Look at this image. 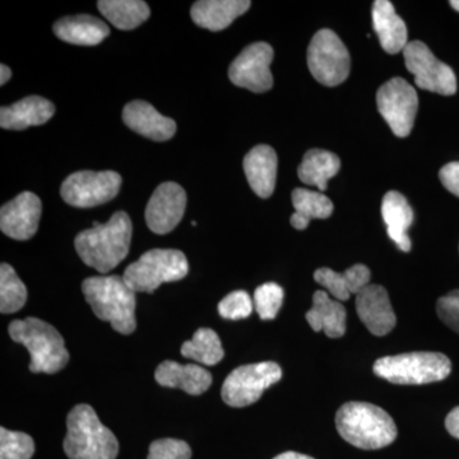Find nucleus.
Masks as SVG:
<instances>
[{"instance_id":"nucleus-31","label":"nucleus","mask_w":459,"mask_h":459,"mask_svg":"<svg viewBox=\"0 0 459 459\" xmlns=\"http://www.w3.org/2000/svg\"><path fill=\"white\" fill-rule=\"evenodd\" d=\"M27 289L12 265H0V312L16 313L25 307Z\"/></svg>"},{"instance_id":"nucleus-2","label":"nucleus","mask_w":459,"mask_h":459,"mask_svg":"<svg viewBox=\"0 0 459 459\" xmlns=\"http://www.w3.org/2000/svg\"><path fill=\"white\" fill-rule=\"evenodd\" d=\"M341 437L356 448L376 451L391 446L397 437L394 419L385 410L367 402H347L336 415Z\"/></svg>"},{"instance_id":"nucleus-7","label":"nucleus","mask_w":459,"mask_h":459,"mask_svg":"<svg viewBox=\"0 0 459 459\" xmlns=\"http://www.w3.org/2000/svg\"><path fill=\"white\" fill-rule=\"evenodd\" d=\"M186 255L175 249H152L133 262L123 279L134 292H153L162 283L183 280L188 274Z\"/></svg>"},{"instance_id":"nucleus-32","label":"nucleus","mask_w":459,"mask_h":459,"mask_svg":"<svg viewBox=\"0 0 459 459\" xmlns=\"http://www.w3.org/2000/svg\"><path fill=\"white\" fill-rule=\"evenodd\" d=\"M35 443L30 435L0 429V459H31Z\"/></svg>"},{"instance_id":"nucleus-23","label":"nucleus","mask_w":459,"mask_h":459,"mask_svg":"<svg viewBox=\"0 0 459 459\" xmlns=\"http://www.w3.org/2000/svg\"><path fill=\"white\" fill-rule=\"evenodd\" d=\"M54 33L60 40L81 47H95L110 33L107 23L90 14L65 17L54 25Z\"/></svg>"},{"instance_id":"nucleus-37","label":"nucleus","mask_w":459,"mask_h":459,"mask_svg":"<svg viewBox=\"0 0 459 459\" xmlns=\"http://www.w3.org/2000/svg\"><path fill=\"white\" fill-rule=\"evenodd\" d=\"M439 178L446 189L459 197V162H449L443 166Z\"/></svg>"},{"instance_id":"nucleus-6","label":"nucleus","mask_w":459,"mask_h":459,"mask_svg":"<svg viewBox=\"0 0 459 459\" xmlns=\"http://www.w3.org/2000/svg\"><path fill=\"white\" fill-rule=\"evenodd\" d=\"M374 373L394 385H421L449 377L452 362L440 352H410L385 356L374 362Z\"/></svg>"},{"instance_id":"nucleus-40","label":"nucleus","mask_w":459,"mask_h":459,"mask_svg":"<svg viewBox=\"0 0 459 459\" xmlns=\"http://www.w3.org/2000/svg\"><path fill=\"white\" fill-rule=\"evenodd\" d=\"M12 71L9 66L2 65H0V84H5L11 80Z\"/></svg>"},{"instance_id":"nucleus-38","label":"nucleus","mask_w":459,"mask_h":459,"mask_svg":"<svg viewBox=\"0 0 459 459\" xmlns=\"http://www.w3.org/2000/svg\"><path fill=\"white\" fill-rule=\"evenodd\" d=\"M446 428L455 439H459V406L453 409L446 419Z\"/></svg>"},{"instance_id":"nucleus-35","label":"nucleus","mask_w":459,"mask_h":459,"mask_svg":"<svg viewBox=\"0 0 459 459\" xmlns=\"http://www.w3.org/2000/svg\"><path fill=\"white\" fill-rule=\"evenodd\" d=\"M192 449L189 444L179 439H159L150 446L147 459H190Z\"/></svg>"},{"instance_id":"nucleus-3","label":"nucleus","mask_w":459,"mask_h":459,"mask_svg":"<svg viewBox=\"0 0 459 459\" xmlns=\"http://www.w3.org/2000/svg\"><path fill=\"white\" fill-rule=\"evenodd\" d=\"M82 291L95 316L110 323L117 333L128 336L135 331V292L123 277H90L83 281Z\"/></svg>"},{"instance_id":"nucleus-12","label":"nucleus","mask_w":459,"mask_h":459,"mask_svg":"<svg viewBox=\"0 0 459 459\" xmlns=\"http://www.w3.org/2000/svg\"><path fill=\"white\" fill-rule=\"evenodd\" d=\"M404 63L415 75L416 86L421 90L452 96L457 92V78L451 66L444 65L421 41H411L403 49Z\"/></svg>"},{"instance_id":"nucleus-39","label":"nucleus","mask_w":459,"mask_h":459,"mask_svg":"<svg viewBox=\"0 0 459 459\" xmlns=\"http://www.w3.org/2000/svg\"><path fill=\"white\" fill-rule=\"evenodd\" d=\"M273 459H314L309 457V455H300V453L296 452H285L282 455H277Z\"/></svg>"},{"instance_id":"nucleus-14","label":"nucleus","mask_w":459,"mask_h":459,"mask_svg":"<svg viewBox=\"0 0 459 459\" xmlns=\"http://www.w3.org/2000/svg\"><path fill=\"white\" fill-rule=\"evenodd\" d=\"M186 207V193L179 184L162 183L148 202L146 222L151 231L165 235L179 225Z\"/></svg>"},{"instance_id":"nucleus-15","label":"nucleus","mask_w":459,"mask_h":459,"mask_svg":"<svg viewBox=\"0 0 459 459\" xmlns=\"http://www.w3.org/2000/svg\"><path fill=\"white\" fill-rule=\"evenodd\" d=\"M40 198L31 192H23L0 211V229L14 240H29L38 232L41 219Z\"/></svg>"},{"instance_id":"nucleus-29","label":"nucleus","mask_w":459,"mask_h":459,"mask_svg":"<svg viewBox=\"0 0 459 459\" xmlns=\"http://www.w3.org/2000/svg\"><path fill=\"white\" fill-rule=\"evenodd\" d=\"M99 11L117 29H137L150 18L151 11L147 3L142 0H100Z\"/></svg>"},{"instance_id":"nucleus-41","label":"nucleus","mask_w":459,"mask_h":459,"mask_svg":"<svg viewBox=\"0 0 459 459\" xmlns=\"http://www.w3.org/2000/svg\"><path fill=\"white\" fill-rule=\"evenodd\" d=\"M451 5L455 9V11L459 12V0H452Z\"/></svg>"},{"instance_id":"nucleus-33","label":"nucleus","mask_w":459,"mask_h":459,"mask_svg":"<svg viewBox=\"0 0 459 459\" xmlns=\"http://www.w3.org/2000/svg\"><path fill=\"white\" fill-rule=\"evenodd\" d=\"M282 287L274 282L263 283L255 292V309L262 320L276 318L283 303Z\"/></svg>"},{"instance_id":"nucleus-24","label":"nucleus","mask_w":459,"mask_h":459,"mask_svg":"<svg viewBox=\"0 0 459 459\" xmlns=\"http://www.w3.org/2000/svg\"><path fill=\"white\" fill-rule=\"evenodd\" d=\"M382 216L389 238L402 252H410L412 244L407 231L413 222V211L407 199L394 190L386 193L382 202Z\"/></svg>"},{"instance_id":"nucleus-8","label":"nucleus","mask_w":459,"mask_h":459,"mask_svg":"<svg viewBox=\"0 0 459 459\" xmlns=\"http://www.w3.org/2000/svg\"><path fill=\"white\" fill-rule=\"evenodd\" d=\"M307 66L319 83L336 87L349 77L351 57L336 33L332 30L323 29L310 41Z\"/></svg>"},{"instance_id":"nucleus-30","label":"nucleus","mask_w":459,"mask_h":459,"mask_svg":"<svg viewBox=\"0 0 459 459\" xmlns=\"http://www.w3.org/2000/svg\"><path fill=\"white\" fill-rule=\"evenodd\" d=\"M181 355L205 367H213L222 360L225 351L221 340L213 329L199 328L192 340L181 346Z\"/></svg>"},{"instance_id":"nucleus-13","label":"nucleus","mask_w":459,"mask_h":459,"mask_svg":"<svg viewBox=\"0 0 459 459\" xmlns=\"http://www.w3.org/2000/svg\"><path fill=\"white\" fill-rule=\"evenodd\" d=\"M273 56V49L267 42L249 45L230 65V81L235 86L252 92H267L273 86V77L271 74Z\"/></svg>"},{"instance_id":"nucleus-36","label":"nucleus","mask_w":459,"mask_h":459,"mask_svg":"<svg viewBox=\"0 0 459 459\" xmlns=\"http://www.w3.org/2000/svg\"><path fill=\"white\" fill-rule=\"evenodd\" d=\"M437 313L444 325L459 333V290H455L437 300Z\"/></svg>"},{"instance_id":"nucleus-28","label":"nucleus","mask_w":459,"mask_h":459,"mask_svg":"<svg viewBox=\"0 0 459 459\" xmlns=\"http://www.w3.org/2000/svg\"><path fill=\"white\" fill-rule=\"evenodd\" d=\"M292 204L295 213L290 222L296 230H305L312 220L328 219L333 213V204L327 195L303 188L292 192Z\"/></svg>"},{"instance_id":"nucleus-11","label":"nucleus","mask_w":459,"mask_h":459,"mask_svg":"<svg viewBox=\"0 0 459 459\" xmlns=\"http://www.w3.org/2000/svg\"><path fill=\"white\" fill-rule=\"evenodd\" d=\"M377 110L397 137L410 134L418 114V92L403 78L394 77L377 93Z\"/></svg>"},{"instance_id":"nucleus-18","label":"nucleus","mask_w":459,"mask_h":459,"mask_svg":"<svg viewBox=\"0 0 459 459\" xmlns=\"http://www.w3.org/2000/svg\"><path fill=\"white\" fill-rule=\"evenodd\" d=\"M155 377L160 385L181 389L192 395L204 394L212 385L210 371L197 364L164 361L157 367Z\"/></svg>"},{"instance_id":"nucleus-34","label":"nucleus","mask_w":459,"mask_h":459,"mask_svg":"<svg viewBox=\"0 0 459 459\" xmlns=\"http://www.w3.org/2000/svg\"><path fill=\"white\" fill-rule=\"evenodd\" d=\"M255 309V303L246 291L231 292L223 298L219 304V313L223 319L240 320L246 319Z\"/></svg>"},{"instance_id":"nucleus-10","label":"nucleus","mask_w":459,"mask_h":459,"mask_svg":"<svg viewBox=\"0 0 459 459\" xmlns=\"http://www.w3.org/2000/svg\"><path fill=\"white\" fill-rule=\"evenodd\" d=\"M122 177L115 171H78L66 178L60 195L65 204L92 208L108 204L119 195Z\"/></svg>"},{"instance_id":"nucleus-25","label":"nucleus","mask_w":459,"mask_h":459,"mask_svg":"<svg viewBox=\"0 0 459 459\" xmlns=\"http://www.w3.org/2000/svg\"><path fill=\"white\" fill-rule=\"evenodd\" d=\"M370 270L364 264L352 265L343 273L329 268H319L314 273V280L338 301L349 300L352 294L358 295L365 287L370 285Z\"/></svg>"},{"instance_id":"nucleus-5","label":"nucleus","mask_w":459,"mask_h":459,"mask_svg":"<svg viewBox=\"0 0 459 459\" xmlns=\"http://www.w3.org/2000/svg\"><path fill=\"white\" fill-rule=\"evenodd\" d=\"M8 332L14 342L29 350L31 355L29 368L32 373L54 374L68 364L69 352L65 338L49 323L29 316L13 320Z\"/></svg>"},{"instance_id":"nucleus-26","label":"nucleus","mask_w":459,"mask_h":459,"mask_svg":"<svg viewBox=\"0 0 459 459\" xmlns=\"http://www.w3.org/2000/svg\"><path fill=\"white\" fill-rule=\"evenodd\" d=\"M346 309L341 301L332 300L328 292L316 291L307 320L313 331L325 332L329 338L342 337L346 332Z\"/></svg>"},{"instance_id":"nucleus-1","label":"nucleus","mask_w":459,"mask_h":459,"mask_svg":"<svg viewBox=\"0 0 459 459\" xmlns=\"http://www.w3.org/2000/svg\"><path fill=\"white\" fill-rule=\"evenodd\" d=\"M133 234L131 217L126 212L113 214L108 223H93L74 240L75 250L84 264L100 273H108L128 255Z\"/></svg>"},{"instance_id":"nucleus-4","label":"nucleus","mask_w":459,"mask_h":459,"mask_svg":"<svg viewBox=\"0 0 459 459\" xmlns=\"http://www.w3.org/2000/svg\"><path fill=\"white\" fill-rule=\"evenodd\" d=\"M65 455L69 459H115L119 443L89 404L74 407L66 418Z\"/></svg>"},{"instance_id":"nucleus-22","label":"nucleus","mask_w":459,"mask_h":459,"mask_svg":"<svg viewBox=\"0 0 459 459\" xmlns=\"http://www.w3.org/2000/svg\"><path fill=\"white\" fill-rule=\"evenodd\" d=\"M373 23L380 45L386 53L398 54L409 44L406 23L395 13L394 5L388 0L374 2Z\"/></svg>"},{"instance_id":"nucleus-21","label":"nucleus","mask_w":459,"mask_h":459,"mask_svg":"<svg viewBox=\"0 0 459 459\" xmlns=\"http://www.w3.org/2000/svg\"><path fill=\"white\" fill-rule=\"evenodd\" d=\"M250 5L249 0H199L193 4L190 14L195 25L216 32L231 25Z\"/></svg>"},{"instance_id":"nucleus-19","label":"nucleus","mask_w":459,"mask_h":459,"mask_svg":"<svg viewBox=\"0 0 459 459\" xmlns=\"http://www.w3.org/2000/svg\"><path fill=\"white\" fill-rule=\"evenodd\" d=\"M54 113L56 107L49 100L41 96H29L11 107L0 108V126L9 131H23L29 126L49 122Z\"/></svg>"},{"instance_id":"nucleus-20","label":"nucleus","mask_w":459,"mask_h":459,"mask_svg":"<svg viewBox=\"0 0 459 459\" xmlns=\"http://www.w3.org/2000/svg\"><path fill=\"white\" fill-rule=\"evenodd\" d=\"M277 160L273 148L261 144L250 151L244 159V172L247 183L258 197L270 198L276 188Z\"/></svg>"},{"instance_id":"nucleus-9","label":"nucleus","mask_w":459,"mask_h":459,"mask_svg":"<svg viewBox=\"0 0 459 459\" xmlns=\"http://www.w3.org/2000/svg\"><path fill=\"white\" fill-rule=\"evenodd\" d=\"M282 377L276 362L265 361L244 365L229 374L222 385V400L230 407L250 406L262 397L263 392Z\"/></svg>"},{"instance_id":"nucleus-27","label":"nucleus","mask_w":459,"mask_h":459,"mask_svg":"<svg viewBox=\"0 0 459 459\" xmlns=\"http://www.w3.org/2000/svg\"><path fill=\"white\" fill-rule=\"evenodd\" d=\"M341 169L337 155L325 150H310L305 153L303 162L298 169L299 179L307 186H316L320 192L327 189L329 179Z\"/></svg>"},{"instance_id":"nucleus-16","label":"nucleus","mask_w":459,"mask_h":459,"mask_svg":"<svg viewBox=\"0 0 459 459\" xmlns=\"http://www.w3.org/2000/svg\"><path fill=\"white\" fill-rule=\"evenodd\" d=\"M356 310L359 318L374 336H386L397 325L388 292L383 286L370 283L359 292L356 295Z\"/></svg>"},{"instance_id":"nucleus-17","label":"nucleus","mask_w":459,"mask_h":459,"mask_svg":"<svg viewBox=\"0 0 459 459\" xmlns=\"http://www.w3.org/2000/svg\"><path fill=\"white\" fill-rule=\"evenodd\" d=\"M123 120L128 128L156 142L171 140L177 133V123L164 117L152 105L142 100L129 102L123 110Z\"/></svg>"}]
</instances>
